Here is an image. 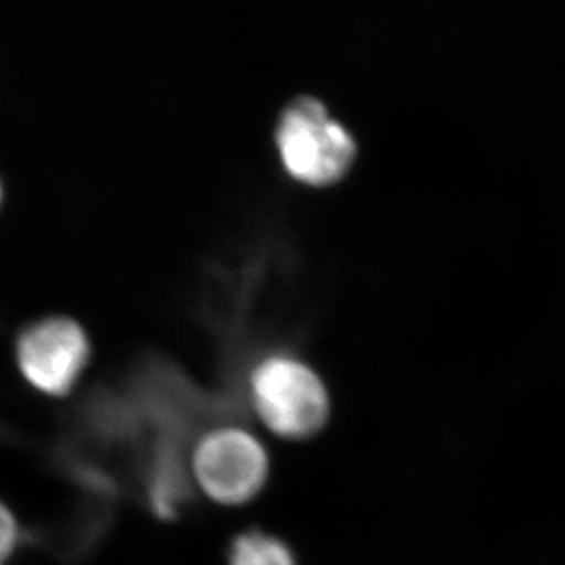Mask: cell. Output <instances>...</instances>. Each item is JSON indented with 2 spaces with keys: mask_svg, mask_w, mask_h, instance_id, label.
<instances>
[{
  "mask_svg": "<svg viewBox=\"0 0 565 565\" xmlns=\"http://www.w3.org/2000/svg\"><path fill=\"white\" fill-rule=\"evenodd\" d=\"M252 404L270 431L285 439H307L329 419V393L303 360L273 354L252 371Z\"/></svg>",
  "mask_w": 565,
  "mask_h": 565,
  "instance_id": "cell-1",
  "label": "cell"
},
{
  "mask_svg": "<svg viewBox=\"0 0 565 565\" xmlns=\"http://www.w3.org/2000/svg\"><path fill=\"white\" fill-rule=\"evenodd\" d=\"M276 143L285 171L309 185L337 184L356 157L353 137L312 98L298 99L285 110Z\"/></svg>",
  "mask_w": 565,
  "mask_h": 565,
  "instance_id": "cell-2",
  "label": "cell"
},
{
  "mask_svg": "<svg viewBox=\"0 0 565 565\" xmlns=\"http://www.w3.org/2000/svg\"><path fill=\"white\" fill-rule=\"evenodd\" d=\"M193 476L202 492L221 505L254 500L268 478V456L256 435L235 426L212 429L196 443Z\"/></svg>",
  "mask_w": 565,
  "mask_h": 565,
  "instance_id": "cell-3",
  "label": "cell"
},
{
  "mask_svg": "<svg viewBox=\"0 0 565 565\" xmlns=\"http://www.w3.org/2000/svg\"><path fill=\"white\" fill-rule=\"evenodd\" d=\"M22 376L52 397L71 393L90 362V340L71 318H44L26 327L17 340Z\"/></svg>",
  "mask_w": 565,
  "mask_h": 565,
  "instance_id": "cell-4",
  "label": "cell"
},
{
  "mask_svg": "<svg viewBox=\"0 0 565 565\" xmlns=\"http://www.w3.org/2000/svg\"><path fill=\"white\" fill-rule=\"evenodd\" d=\"M228 565H298L294 553L274 534L248 531L235 536L228 550Z\"/></svg>",
  "mask_w": 565,
  "mask_h": 565,
  "instance_id": "cell-5",
  "label": "cell"
},
{
  "mask_svg": "<svg viewBox=\"0 0 565 565\" xmlns=\"http://www.w3.org/2000/svg\"><path fill=\"white\" fill-rule=\"evenodd\" d=\"M19 544V525L10 509L0 501V565H4Z\"/></svg>",
  "mask_w": 565,
  "mask_h": 565,
  "instance_id": "cell-6",
  "label": "cell"
},
{
  "mask_svg": "<svg viewBox=\"0 0 565 565\" xmlns=\"http://www.w3.org/2000/svg\"><path fill=\"white\" fill-rule=\"evenodd\" d=\"M2 199H4V190H2V182H0V206H2Z\"/></svg>",
  "mask_w": 565,
  "mask_h": 565,
  "instance_id": "cell-7",
  "label": "cell"
}]
</instances>
